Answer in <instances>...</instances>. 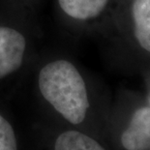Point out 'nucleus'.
<instances>
[{
	"label": "nucleus",
	"instance_id": "f257e3e1",
	"mask_svg": "<svg viewBox=\"0 0 150 150\" xmlns=\"http://www.w3.org/2000/svg\"><path fill=\"white\" fill-rule=\"evenodd\" d=\"M38 87L45 101L72 125L85 120L90 103L85 81L79 70L67 60L44 66L38 76Z\"/></svg>",
	"mask_w": 150,
	"mask_h": 150
},
{
	"label": "nucleus",
	"instance_id": "6e6552de",
	"mask_svg": "<svg viewBox=\"0 0 150 150\" xmlns=\"http://www.w3.org/2000/svg\"><path fill=\"white\" fill-rule=\"evenodd\" d=\"M148 102H149V106H150V96H149V99H148Z\"/></svg>",
	"mask_w": 150,
	"mask_h": 150
},
{
	"label": "nucleus",
	"instance_id": "7ed1b4c3",
	"mask_svg": "<svg viewBox=\"0 0 150 150\" xmlns=\"http://www.w3.org/2000/svg\"><path fill=\"white\" fill-rule=\"evenodd\" d=\"M125 150H146L150 148V106L135 110L128 126L120 137Z\"/></svg>",
	"mask_w": 150,
	"mask_h": 150
},
{
	"label": "nucleus",
	"instance_id": "f03ea898",
	"mask_svg": "<svg viewBox=\"0 0 150 150\" xmlns=\"http://www.w3.org/2000/svg\"><path fill=\"white\" fill-rule=\"evenodd\" d=\"M25 47V38L21 32L11 27H0V79L20 69Z\"/></svg>",
	"mask_w": 150,
	"mask_h": 150
},
{
	"label": "nucleus",
	"instance_id": "0eeeda50",
	"mask_svg": "<svg viewBox=\"0 0 150 150\" xmlns=\"http://www.w3.org/2000/svg\"><path fill=\"white\" fill-rule=\"evenodd\" d=\"M0 150H18L14 127L2 114H0Z\"/></svg>",
	"mask_w": 150,
	"mask_h": 150
},
{
	"label": "nucleus",
	"instance_id": "39448f33",
	"mask_svg": "<svg viewBox=\"0 0 150 150\" xmlns=\"http://www.w3.org/2000/svg\"><path fill=\"white\" fill-rule=\"evenodd\" d=\"M132 18L137 42L150 53V0H134Z\"/></svg>",
	"mask_w": 150,
	"mask_h": 150
},
{
	"label": "nucleus",
	"instance_id": "423d86ee",
	"mask_svg": "<svg viewBox=\"0 0 150 150\" xmlns=\"http://www.w3.org/2000/svg\"><path fill=\"white\" fill-rule=\"evenodd\" d=\"M110 0H58L62 11L70 18L88 21L100 16Z\"/></svg>",
	"mask_w": 150,
	"mask_h": 150
},
{
	"label": "nucleus",
	"instance_id": "20e7f679",
	"mask_svg": "<svg viewBox=\"0 0 150 150\" xmlns=\"http://www.w3.org/2000/svg\"><path fill=\"white\" fill-rule=\"evenodd\" d=\"M47 148V150H107L92 137L74 129L57 134Z\"/></svg>",
	"mask_w": 150,
	"mask_h": 150
}]
</instances>
